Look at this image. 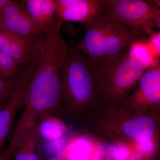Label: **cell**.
Listing matches in <instances>:
<instances>
[{
    "label": "cell",
    "mask_w": 160,
    "mask_h": 160,
    "mask_svg": "<svg viewBox=\"0 0 160 160\" xmlns=\"http://www.w3.org/2000/svg\"><path fill=\"white\" fill-rule=\"evenodd\" d=\"M102 81L99 65L76 49L68 48L60 78L61 99L69 104L86 102L94 95Z\"/></svg>",
    "instance_id": "cell-1"
},
{
    "label": "cell",
    "mask_w": 160,
    "mask_h": 160,
    "mask_svg": "<svg viewBox=\"0 0 160 160\" xmlns=\"http://www.w3.org/2000/svg\"><path fill=\"white\" fill-rule=\"evenodd\" d=\"M105 11L141 38L160 26V1L100 0Z\"/></svg>",
    "instance_id": "cell-2"
},
{
    "label": "cell",
    "mask_w": 160,
    "mask_h": 160,
    "mask_svg": "<svg viewBox=\"0 0 160 160\" xmlns=\"http://www.w3.org/2000/svg\"><path fill=\"white\" fill-rule=\"evenodd\" d=\"M102 81L112 90L123 92L131 88L146 71L129 56L127 49L102 65Z\"/></svg>",
    "instance_id": "cell-3"
},
{
    "label": "cell",
    "mask_w": 160,
    "mask_h": 160,
    "mask_svg": "<svg viewBox=\"0 0 160 160\" xmlns=\"http://www.w3.org/2000/svg\"><path fill=\"white\" fill-rule=\"evenodd\" d=\"M112 17L106 11L89 22L84 23L85 34L76 49L93 62H103V38Z\"/></svg>",
    "instance_id": "cell-4"
},
{
    "label": "cell",
    "mask_w": 160,
    "mask_h": 160,
    "mask_svg": "<svg viewBox=\"0 0 160 160\" xmlns=\"http://www.w3.org/2000/svg\"><path fill=\"white\" fill-rule=\"evenodd\" d=\"M0 29L34 39L43 35L23 5L10 0L0 8Z\"/></svg>",
    "instance_id": "cell-5"
},
{
    "label": "cell",
    "mask_w": 160,
    "mask_h": 160,
    "mask_svg": "<svg viewBox=\"0 0 160 160\" xmlns=\"http://www.w3.org/2000/svg\"><path fill=\"white\" fill-rule=\"evenodd\" d=\"M35 66L29 64L19 75L16 86L10 100L0 111V156L18 110L22 106L26 87L33 73Z\"/></svg>",
    "instance_id": "cell-6"
},
{
    "label": "cell",
    "mask_w": 160,
    "mask_h": 160,
    "mask_svg": "<svg viewBox=\"0 0 160 160\" xmlns=\"http://www.w3.org/2000/svg\"><path fill=\"white\" fill-rule=\"evenodd\" d=\"M56 15L61 21L89 22L105 11L100 0H55Z\"/></svg>",
    "instance_id": "cell-7"
},
{
    "label": "cell",
    "mask_w": 160,
    "mask_h": 160,
    "mask_svg": "<svg viewBox=\"0 0 160 160\" xmlns=\"http://www.w3.org/2000/svg\"><path fill=\"white\" fill-rule=\"evenodd\" d=\"M36 39L22 37L0 29V52L21 65L31 59Z\"/></svg>",
    "instance_id": "cell-8"
},
{
    "label": "cell",
    "mask_w": 160,
    "mask_h": 160,
    "mask_svg": "<svg viewBox=\"0 0 160 160\" xmlns=\"http://www.w3.org/2000/svg\"><path fill=\"white\" fill-rule=\"evenodd\" d=\"M24 2L29 17L44 35L56 21L55 19V0H26Z\"/></svg>",
    "instance_id": "cell-9"
},
{
    "label": "cell",
    "mask_w": 160,
    "mask_h": 160,
    "mask_svg": "<svg viewBox=\"0 0 160 160\" xmlns=\"http://www.w3.org/2000/svg\"><path fill=\"white\" fill-rule=\"evenodd\" d=\"M140 92L150 102H160V66L146 70L140 78Z\"/></svg>",
    "instance_id": "cell-10"
},
{
    "label": "cell",
    "mask_w": 160,
    "mask_h": 160,
    "mask_svg": "<svg viewBox=\"0 0 160 160\" xmlns=\"http://www.w3.org/2000/svg\"><path fill=\"white\" fill-rule=\"evenodd\" d=\"M38 126L27 133L16 151L15 160H41L40 139Z\"/></svg>",
    "instance_id": "cell-11"
},
{
    "label": "cell",
    "mask_w": 160,
    "mask_h": 160,
    "mask_svg": "<svg viewBox=\"0 0 160 160\" xmlns=\"http://www.w3.org/2000/svg\"><path fill=\"white\" fill-rule=\"evenodd\" d=\"M155 130V123L151 118L139 117L124 123L123 130L125 134L138 141L149 139Z\"/></svg>",
    "instance_id": "cell-12"
},
{
    "label": "cell",
    "mask_w": 160,
    "mask_h": 160,
    "mask_svg": "<svg viewBox=\"0 0 160 160\" xmlns=\"http://www.w3.org/2000/svg\"><path fill=\"white\" fill-rule=\"evenodd\" d=\"M127 52L130 58L146 70L160 65L159 59L155 58L152 54L145 38L138 39L132 43Z\"/></svg>",
    "instance_id": "cell-13"
},
{
    "label": "cell",
    "mask_w": 160,
    "mask_h": 160,
    "mask_svg": "<svg viewBox=\"0 0 160 160\" xmlns=\"http://www.w3.org/2000/svg\"><path fill=\"white\" fill-rule=\"evenodd\" d=\"M41 138L46 139H59L66 131V126L55 116L49 115L43 118L38 125Z\"/></svg>",
    "instance_id": "cell-14"
},
{
    "label": "cell",
    "mask_w": 160,
    "mask_h": 160,
    "mask_svg": "<svg viewBox=\"0 0 160 160\" xmlns=\"http://www.w3.org/2000/svg\"><path fill=\"white\" fill-rule=\"evenodd\" d=\"M64 155L67 160H90L91 146L87 140L79 138L70 144L67 153Z\"/></svg>",
    "instance_id": "cell-15"
},
{
    "label": "cell",
    "mask_w": 160,
    "mask_h": 160,
    "mask_svg": "<svg viewBox=\"0 0 160 160\" xmlns=\"http://www.w3.org/2000/svg\"><path fill=\"white\" fill-rule=\"evenodd\" d=\"M18 77L6 78L0 76V111L5 108L10 100L16 86Z\"/></svg>",
    "instance_id": "cell-16"
},
{
    "label": "cell",
    "mask_w": 160,
    "mask_h": 160,
    "mask_svg": "<svg viewBox=\"0 0 160 160\" xmlns=\"http://www.w3.org/2000/svg\"><path fill=\"white\" fill-rule=\"evenodd\" d=\"M21 65L0 52V76L6 78L17 77Z\"/></svg>",
    "instance_id": "cell-17"
},
{
    "label": "cell",
    "mask_w": 160,
    "mask_h": 160,
    "mask_svg": "<svg viewBox=\"0 0 160 160\" xmlns=\"http://www.w3.org/2000/svg\"><path fill=\"white\" fill-rule=\"evenodd\" d=\"M117 147L110 143L100 142L97 143L92 160H112Z\"/></svg>",
    "instance_id": "cell-18"
},
{
    "label": "cell",
    "mask_w": 160,
    "mask_h": 160,
    "mask_svg": "<svg viewBox=\"0 0 160 160\" xmlns=\"http://www.w3.org/2000/svg\"><path fill=\"white\" fill-rule=\"evenodd\" d=\"M146 42L152 54L155 58L159 59L160 56V32L153 31L149 35Z\"/></svg>",
    "instance_id": "cell-19"
},
{
    "label": "cell",
    "mask_w": 160,
    "mask_h": 160,
    "mask_svg": "<svg viewBox=\"0 0 160 160\" xmlns=\"http://www.w3.org/2000/svg\"><path fill=\"white\" fill-rule=\"evenodd\" d=\"M138 148L139 151L146 157H149L152 154L154 149V146L152 142L149 139H146L138 141Z\"/></svg>",
    "instance_id": "cell-20"
},
{
    "label": "cell",
    "mask_w": 160,
    "mask_h": 160,
    "mask_svg": "<svg viewBox=\"0 0 160 160\" xmlns=\"http://www.w3.org/2000/svg\"><path fill=\"white\" fill-rule=\"evenodd\" d=\"M130 151L128 148L124 146L117 148L113 160H129L130 156Z\"/></svg>",
    "instance_id": "cell-21"
},
{
    "label": "cell",
    "mask_w": 160,
    "mask_h": 160,
    "mask_svg": "<svg viewBox=\"0 0 160 160\" xmlns=\"http://www.w3.org/2000/svg\"><path fill=\"white\" fill-rule=\"evenodd\" d=\"M48 160H67L65 155L63 152V150L58 152L54 156L52 157Z\"/></svg>",
    "instance_id": "cell-22"
},
{
    "label": "cell",
    "mask_w": 160,
    "mask_h": 160,
    "mask_svg": "<svg viewBox=\"0 0 160 160\" xmlns=\"http://www.w3.org/2000/svg\"><path fill=\"white\" fill-rule=\"evenodd\" d=\"M9 0H0V8L9 2Z\"/></svg>",
    "instance_id": "cell-23"
},
{
    "label": "cell",
    "mask_w": 160,
    "mask_h": 160,
    "mask_svg": "<svg viewBox=\"0 0 160 160\" xmlns=\"http://www.w3.org/2000/svg\"><path fill=\"white\" fill-rule=\"evenodd\" d=\"M142 160H151V159H150L149 158H143V159Z\"/></svg>",
    "instance_id": "cell-24"
}]
</instances>
